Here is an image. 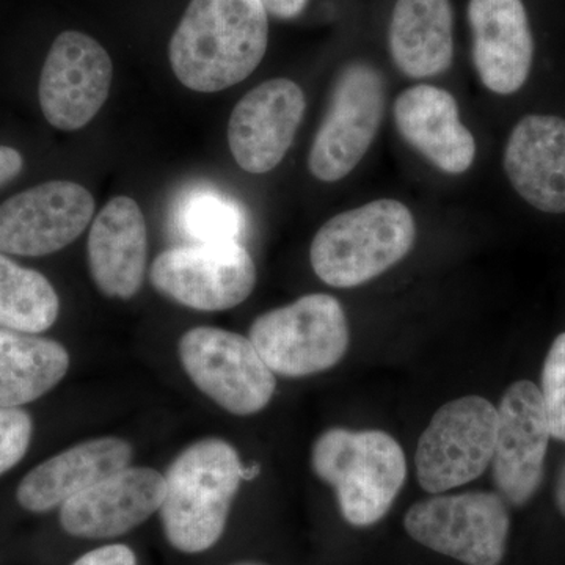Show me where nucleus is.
<instances>
[{
    "instance_id": "obj_32",
    "label": "nucleus",
    "mask_w": 565,
    "mask_h": 565,
    "mask_svg": "<svg viewBox=\"0 0 565 565\" xmlns=\"http://www.w3.org/2000/svg\"><path fill=\"white\" fill-rule=\"evenodd\" d=\"M244 565H255V564H244Z\"/></svg>"
},
{
    "instance_id": "obj_16",
    "label": "nucleus",
    "mask_w": 565,
    "mask_h": 565,
    "mask_svg": "<svg viewBox=\"0 0 565 565\" xmlns=\"http://www.w3.org/2000/svg\"><path fill=\"white\" fill-rule=\"evenodd\" d=\"M471 55L479 79L497 95L525 85L534 57V40L522 0H470Z\"/></svg>"
},
{
    "instance_id": "obj_26",
    "label": "nucleus",
    "mask_w": 565,
    "mask_h": 565,
    "mask_svg": "<svg viewBox=\"0 0 565 565\" xmlns=\"http://www.w3.org/2000/svg\"><path fill=\"white\" fill-rule=\"evenodd\" d=\"M32 430L28 412L0 407V475L21 462L31 445Z\"/></svg>"
},
{
    "instance_id": "obj_4",
    "label": "nucleus",
    "mask_w": 565,
    "mask_h": 565,
    "mask_svg": "<svg viewBox=\"0 0 565 565\" xmlns=\"http://www.w3.org/2000/svg\"><path fill=\"white\" fill-rule=\"evenodd\" d=\"M415 239V218L405 204L374 200L323 223L311 243V266L327 285L355 288L403 262Z\"/></svg>"
},
{
    "instance_id": "obj_19",
    "label": "nucleus",
    "mask_w": 565,
    "mask_h": 565,
    "mask_svg": "<svg viewBox=\"0 0 565 565\" xmlns=\"http://www.w3.org/2000/svg\"><path fill=\"white\" fill-rule=\"evenodd\" d=\"M147 256L143 212L129 196H115L96 215L88 234V264L99 291L131 299L143 285Z\"/></svg>"
},
{
    "instance_id": "obj_21",
    "label": "nucleus",
    "mask_w": 565,
    "mask_h": 565,
    "mask_svg": "<svg viewBox=\"0 0 565 565\" xmlns=\"http://www.w3.org/2000/svg\"><path fill=\"white\" fill-rule=\"evenodd\" d=\"M394 65L411 79L438 76L455 58V17L449 0H397L388 28Z\"/></svg>"
},
{
    "instance_id": "obj_24",
    "label": "nucleus",
    "mask_w": 565,
    "mask_h": 565,
    "mask_svg": "<svg viewBox=\"0 0 565 565\" xmlns=\"http://www.w3.org/2000/svg\"><path fill=\"white\" fill-rule=\"evenodd\" d=\"M177 225L193 244L239 243L245 214L233 199L214 189L200 188L182 196Z\"/></svg>"
},
{
    "instance_id": "obj_30",
    "label": "nucleus",
    "mask_w": 565,
    "mask_h": 565,
    "mask_svg": "<svg viewBox=\"0 0 565 565\" xmlns=\"http://www.w3.org/2000/svg\"><path fill=\"white\" fill-rule=\"evenodd\" d=\"M556 504L561 514H563L565 519V467L563 468V471H561L559 479H557Z\"/></svg>"
},
{
    "instance_id": "obj_7",
    "label": "nucleus",
    "mask_w": 565,
    "mask_h": 565,
    "mask_svg": "<svg viewBox=\"0 0 565 565\" xmlns=\"http://www.w3.org/2000/svg\"><path fill=\"white\" fill-rule=\"evenodd\" d=\"M404 526L418 544L460 563L500 565L511 519L498 493H438L412 505Z\"/></svg>"
},
{
    "instance_id": "obj_20",
    "label": "nucleus",
    "mask_w": 565,
    "mask_h": 565,
    "mask_svg": "<svg viewBox=\"0 0 565 565\" xmlns=\"http://www.w3.org/2000/svg\"><path fill=\"white\" fill-rule=\"evenodd\" d=\"M131 460V445L122 438L84 441L33 468L18 487V503L31 512L51 511L128 468Z\"/></svg>"
},
{
    "instance_id": "obj_23",
    "label": "nucleus",
    "mask_w": 565,
    "mask_h": 565,
    "mask_svg": "<svg viewBox=\"0 0 565 565\" xmlns=\"http://www.w3.org/2000/svg\"><path fill=\"white\" fill-rule=\"evenodd\" d=\"M61 300L50 280L0 252V327L22 333L46 332L57 321Z\"/></svg>"
},
{
    "instance_id": "obj_15",
    "label": "nucleus",
    "mask_w": 565,
    "mask_h": 565,
    "mask_svg": "<svg viewBox=\"0 0 565 565\" xmlns=\"http://www.w3.org/2000/svg\"><path fill=\"white\" fill-rule=\"evenodd\" d=\"M166 478L151 468H122L62 505L63 530L76 537H117L162 505Z\"/></svg>"
},
{
    "instance_id": "obj_9",
    "label": "nucleus",
    "mask_w": 565,
    "mask_h": 565,
    "mask_svg": "<svg viewBox=\"0 0 565 565\" xmlns=\"http://www.w3.org/2000/svg\"><path fill=\"white\" fill-rule=\"evenodd\" d=\"M180 356L196 388L230 414H258L273 399V370L243 334L196 327L181 338Z\"/></svg>"
},
{
    "instance_id": "obj_10",
    "label": "nucleus",
    "mask_w": 565,
    "mask_h": 565,
    "mask_svg": "<svg viewBox=\"0 0 565 565\" xmlns=\"http://www.w3.org/2000/svg\"><path fill=\"white\" fill-rule=\"evenodd\" d=\"M150 278L173 302L223 311L248 299L256 285V267L241 243L192 244L156 256Z\"/></svg>"
},
{
    "instance_id": "obj_27",
    "label": "nucleus",
    "mask_w": 565,
    "mask_h": 565,
    "mask_svg": "<svg viewBox=\"0 0 565 565\" xmlns=\"http://www.w3.org/2000/svg\"><path fill=\"white\" fill-rule=\"evenodd\" d=\"M73 565H136V555L126 545H106L79 557Z\"/></svg>"
},
{
    "instance_id": "obj_2",
    "label": "nucleus",
    "mask_w": 565,
    "mask_h": 565,
    "mask_svg": "<svg viewBox=\"0 0 565 565\" xmlns=\"http://www.w3.org/2000/svg\"><path fill=\"white\" fill-rule=\"evenodd\" d=\"M243 467L236 449L218 438L196 441L170 465L161 511L163 530L174 548L202 553L217 544Z\"/></svg>"
},
{
    "instance_id": "obj_31",
    "label": "nucleus",
    "mask_w": 565,
    "mask_h": 565,
    "mask_svg": "<svg viewBox=\"0 0 565 565\" xmlns=\"http://www.w3.org/2000/svg\"><path fill=\"white\" fill-rule=\"evenodd\" d=\"M262 473V467L258 463H253L250 467H243V481H252L256 476Z\"/></svg>"
},
{
    "instance_id": "obj_17",
    "label": "nucleus",
    "mask_w": 565,
    "mask_h": 565,
    "mask_svg": "<svg viewBox=\"0 0 565 565\" xmlns=\"http://www.w3.org/2000/svg\"><path fill=\"white\" fill-rule=\"evenodd\" d=\"M393 114L403 139L441 172L460 174L473 166L475 137L460 121L451 93L415 85L397 96Z\"/></svg>"
},
{
    "instance_id": "obj_8",
    "label": "nucleus",
    "mask_w": 565,
    "mask_h": 565,
    "mask_svg": "<svg viewBox=\"0 0 565 565\" xmlns=\"http://www.w3.org/2000/svg\"><path fill=\"white\" fill-rule=\"evenodd\" d=\"M497 427V407L481 396L438 408L416 448L419 486L438 494L478 479L492 463Z\"/></svg>"
},
{
    "instance_id": "obj_11",
    "label": "nucleus",
    "mask_w": 565,
    "mask_h": 565,
    "mask_svg": "<svg viewBox=\"0 0 565 565\" xmlns=\"http://www.w3.org/2000/svg\"><path fill=\"white\" fill-rule=\"evenodd\" d=\"M114 65L87 33L66 31L52 43L41 70L39 98L44 118L61 131H77L109 98Z\"/></svg>"
},
{
    "instance_id": "obj_22",
    "label": "nucleus",
    "mask_w": 565,
    "mask_h": 565,
    "mask_svg": "<svg viewBox=\"0 0 565 565\" xmlns=\"http://www.w3.org/2000/svg\"><path fill=\"white\" fill-rule=\"evenodd\" d=\"M66 349L50 338L0 329V407L33 403L68 373Z\"/></svg>"
},
{
    "instance_id": "obj_1",
    "label": "nucleus",
    "mask_w": 565,
    "mask_h": 565,
    "mask_svg": "<svg viewBox=\"0 0 565 565\" xmlns=\"http://www.w3.org/2000/svg\"><path fill=\"white\" fill-rule=\"evenodd\" d=\"M267 41L262 0H192L170 40V65L189 90L221 92L258 68Z\"/></svg>"
},
{
    "instance_id": "obj_18",
    "label": "nucleus",
    "mask_w": 565,
    "mask_h": 565,
    "mask_svg": "<svg viewBox=\"0 0 565 565\" xmlns=\"http://www.w3.org/2000/svg\"><path fill=\"white\" fill-rule=\"evenodd\" d=\"M512 188L535 210L565 212V120L555 115H526L504 150Z\"/></svg>"
},
{
    "instance_id": "obj_12",
    "label": "nucleus",
    "mask_w": 565,
    "mask_h": 565,
    "mask_svg": "<svg viewBox=\"0 0 565 565\" xmlns=\"http://www.w3.org/2000/svg\"><path fill=\"white\" fill-rule=\"evenodd\" d=\"M95 199L73 181H47L0 204V252L51 255L68 247L87 228Z\"/></svg>"
},
{
    "instance_id": "obj_5",
    "label": "nucleus",
    "mask_w": 565,
    "mask_h": 565,
    "mask_svg": "<svg viewBox=\"0 0 565 565\" xmlns=\"http://www.w3.org/2000/svg\"><path fill=\"white\" fill-rule=\"evenodd\" d=\"M248 340L273 373L305 377L343 360L349 348V323L338 299L329 294H310L256 318Z\"/></svg>"
},
{
    "instance_id": "obj_29",
    "label": "nucleus",
    "mask_w": 565,
    "mask_h": 565,
    "mask_svg": "<svg viewBox=\"0 0 565 565\" xmlns=\"http://www.w3.org/2000/svg\"><path fill=\"white\" fill-rule=\"evenodd\" d=\"M267 14H273L280 20H292L302 13L308 0H262Z\"/></svg>"
},
{
    "instance_id": "obj_6",
    "label": "nucleus",
    "mask_w": 565,
    "mask_h": 565,
    "mask_svg": "<svg viewBox=\"0 0 565 565\" xmlns=\"http://www.w3.org/2000/svg\"><path fill=\"white\" fill-rule=\"evenodd\" d=\"M385 102L381 71L363 62L341 70L308 156V169L316 180H343L362 162L381 128Z\"/></svg>"
},
{
    "instance_id": "obj_28",
    "label": "nucleus",
    "mask_w": 565,
    "mask_h": 565,
    "mask_svg": "<svg viewBox=\"0 0 565 565\" xmlns=\"http://www.w3.org/2000/svg\"><path fill=\"white\" fill-rule=\"evenodd\" d=\"M24 169V159L14 148L0 145V188L13 181Z\"/></svg>"
},
{
    "instance_id": "obj_13",
    "label": "nucleus",
    "mask_w": 565,
    "mask_h": 565,
    "mask_svg": "<svg viewBox=\"0 0 565 565\" xmlns=\"http://www.w3.org/2000/svg\"><path fill=\"white\" fill-rule=\"evenodd\" d=\"M497 412L494 486L505 503L523 505L541 487L552 437L541 390L530 381L515 382L505 390Z\"/></svg>"
},
{
    "instance_id": "obj_3",
    "label": "nucleus",
    "mask_w": 565,
    "mask_h": 565,
    "mask_svg": "<svg viewBox=\"0 0 565 565\" xmlns=\"http://www.w3.org/2000/svg\"><path fill=\"white\" fill-rule=\"evenodd\" d=\"M311 465L333 487L345 522L359 527L388 514L407 478L404 449L384 430H326L316 440Z\"/></svg>"
},
{
    "instance_id": "obj_25",
    "label": "nucleus",
    "mask_w": 565,
    "mask_h": 565,
    "mask_svg": "<svg viewBox=\"0 0 565 565\" xmlns=\"http://www.w3.org/2000/svg\"><path fill=\"white\" fill-rule=\"evenodd\" d=\"M541 394L550 434L565 441V333L553 341L546 355Z\"/></svg>"
},
{
    "instance_id": "obj_14",
    "label": "nucleus",
    "mask_w": 565,
    "mask_h": 565,
    "mask_svg": "<svg viewBox=\"0 0 565 565\" xmlns=\"http://www.w3.org/2000/svg\"><path fill=\"white\" fill-rule=\"evenodd\" d=\"M305 95L291 79L277 77L253 88L234 107L228 145L234 161L252 174L280 166L303 120Z\"/></svg>"
}]
</instances>
